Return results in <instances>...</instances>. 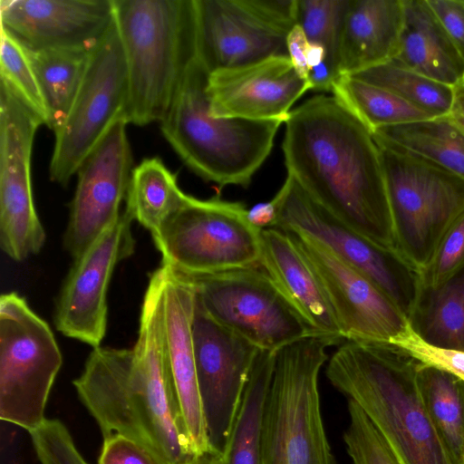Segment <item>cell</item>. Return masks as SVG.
I'll use <instances>...</instances> for the list:
<instances>
[{
  "label": "cell",
  "instance_id": "1",
  "mask_svg": "<svg viewBox=\"0 0 464 464\" xmlns=\"http://www.w3.org/2000/svg\"><path fill=\"white\" fill-rule=\"evenodd\" d=\"M165 269L149 280L137 341L130 349H92L77 394L98 423L103 439L129 438L168 464H188L198 456L174 387L166 349Z\"/></svg>",
  "mask_w": 464,
  "mask_h": 464
},
{
  "label": "cell",
  "instance_id": "2",
  "mask_svg": "<svg viewBox=\"0 0 464 464\" xmlns=\"http://www.w3.org/2000/svg\"><path fill=\"white\" fill-rule=\"evenodd\" d=\"M285 125L287 174L342 222L399 252L372 132L334 96L326 95L291 111Z\"/></svg>",
  "mask_w": 464,
  "mask_h": 464
},
{
  "label": "cell",
  "instance_id": "3",
  "mask_svg": "<svg viewBox=\"0 0 464 464\" xmlns=\"http://www.w3.org/2000/svg\"><path fill=\"white\" fill-rule=\"evenodd\" d=\"M420 365L394 343L345 340L325 374L362 410L402 464H454L426 409Z\"/></svg>",
  "mask_w": 464,
  "mask_h": 464
},
{
  "label": "cell",
  "instance_id": "4",
  "mask_svg": "<svg viewBox=\"0 0 464 464\" xmlns=\"http://www.w3.org/2000/svg\"><path fill=\"white\" fill-rule=\"evenodd\" d=\"M128 75V123L166 116L196 56L193 0H114Z\"/></svg>",
  "mask_w": 464,
  "mask_h": 464
},
{
  "label": "cell",
  "instance_id": "5",
  "mask_svg": "<svg viewBox=\"0 0 464 464\" xmlns=\"http://www.w3.org/2000/svg\"><path fill=\"white\" fill-rule=\"evenodd\" d=\"M208 75L195 56L160 121L161 132L201 179L220 187H247L270 154L283 121L211 116L206 91Z\"/></svg>",
  "mask_w": 464,
  "mask_h": 464
},
{
  "label": "cell",
  "instance_id": "6",
  "mask_svg": "<svg viewBox=\"0 0 464 464\" xmlns=\"http://www.w3.org/2000/svg\"><path fill=\"white\" fill-rule=\"evenodd\" d=\"M339 343L311 335L276 352L264 415V464H339L324 429L318 387L326 349Z\"/></svg>",
  "mask_w": 464,
  "mask_h": 464
},
{
  "label": "cell",
  "instance_id": "7",
  "mask_svg": "<svg viewBox=\"0 0 464 464\" xmlns=\"http://www.w3.org/2000/svg\"><path fill=\"white\" fill-rule=\"evenodd\" d=\"M374 140L397 249L421 271L446 230L464 211V179L426 158Z\"/></svg>",
  "mask_w": 464,
  "mask_h": 464
},
{
  "label": "cell",
  "instance_id": "8",
  "mask_svg": "<svg viewBox=\"0 0 464 464\" xmlns=\"http://www.w3.org/2000/svg\"><path fill=\"white\" fill-rule=\"evenodd\" d=\"M239 202L188 201L152 235L162 265L185 275H208L259 265L261 229Z\"/></svg>",
  "mask_w": 464,
  "mask_h": 464
},
{
  "label": "cell",
  "instance_id": "9",
  "mask_svg": "<svg viewBox=\"0 0 464 464\" xmlns=\"http://www.w3.org/2000/svg\"><path fill=\"white\" fill-rule=\"evenodd\" d=\"M63 363L54 334L25 299L0 297V418L28 432L44 420L46 402Z\"/></svg>",
  "mask_w": 464,
  "mask_h": 464
},
{
  "label": "cell",
  "instance_id": "10",
  "mask_svg": "<svg viewBox=\"0 0 464 464\" xmlns=\"http://www.w3.org/2000/svg\"><path fill=\"white\" fill-rule=\"evenodd\" d=\"M273 201L274 227L305 234L330 248L371 279L409 320L421 289L419 269L342 222L289 174Z\"/></svg>",
  "mask_w": 464,
  "mask_h": 464
},
{
  "label": "cell",
  "instance_id": "11",
  "mask_svg": "<svg viewBox=\"0 0 464 464\" xmlns=\"http://www.w3.org/2000/svg\"><path fill=\"white\" fill-rule=\"evenodd\" d=\"M127 103V66L114 18L93 46L72 106L54 132L49 167L52 181L68 185L113 124L126 120Z\"/></svg>",
  "mask_w": 464,
  "mask_h": 464
},
{
  "label": "cell",
  "instance_id": "12",
  "mask_svg": "<svg viewBox=\"0 0 464 464\" xmlns=\"http://www.w3.org/2000/svg\"><path fill=\"white\" fill-rule=\"evenodd\" d=\"M180 276L191 283L197 300L214 320L259 350L277 352L300 339L321 335L292 307L259 265Z\"/></svg>",
  "mask_w": 464,
  "mask_h": 464
},
{
  "label": "cell",
  "instance_id": "13",
  "mask_svg": "<svg viewBox=\"0 0 464 464\" xmlns=\"http://www.w3.org/2000/svg\"><path fill=\"white\" fill-rule=\"evenodd\" d=\"M41 120L0 81V246L13 260L40 252L45 231L32 190L31 155Z\"/></svg>",
  "mask_w": 464,
  "mask_h": 464
},
{
  "label": "cell",
  "instance_id": "14",
  "mask_svg": "<svg viewBox=\"0 0 464 464\" xmlns=\"http://www.w3.org/2000/svg\"><path fill=\"white\" fill-rule=\"evenodd\" d=\"M192 343L208 446L223 455L259 349L214 320L197 298Z\"/></svg>",
  "mask_w": 464,
  "mask_h": 464
},
{
  "label": "cell",
  "instance_id": "15",
  "mask_svg": "<svg viewBox=\"0 0 464 464\" xmlns=\"http://www.w3.org/2000/svg\"><path fill=\"white\" fill-rule=\"evenodd\" d=\"M287 233L320 280L344 341L392 343L408 327L404 314L366 276L311 237Z\"/></svg>",
  "mask_w": 464,
  "mask_h": 464
},
{
  "label": "cell",
  "instance_id": "16",
  "mask_svg": "<svg viewBox=\"0 0 464 464\" xmlns=\"http://www.w3.org/2000/svg\"><path fill=\"white\" fill-rule=\"evenodd\" d=\"M131 218L124 211L82 255L74 258L59 294L54 324L67 337L101 346L108 320L107 291L117 264L135 249Z\"/></svg>",
  "mask_w": 464,
  "mask_h": 464
},
{
  "label": "cell",
  "instance_id": "17",
  "mask_svg": "<svg viewBox=\"0 0 464 464\" xmlns=\"http://www.w3.org/2000/svg\"><path fill=\"white\" fill-rule=\"evenodd\" d=\"M128 122L117 121L77 171L63 245L74 258L82 255L121 216L131 175Z\"/></svg>",
  "mask_w": 464,
  "mask_h": 464
},
{
  "label": "cell",
  "instance_id": "18",
  "mask_svg": "<svg viewBox=\"0 0 464 464\" xmlns=\"http://www.w3.org/2000/svg\"><path fill=\"white\" fill-rule=\"evenodd\" d=\"M196 56L208 72L287 55V34L266 23L251 0H193Z\"/></svg>",
  "mask_w": 464,
  "mask_h": 464
},
{
  "label": "cell",
  "instance_id": "19",
  "mask_svg": "<svg viewBox=\"0 0 464 464\" xmlns=\"http://www.w3.org/2000/svg\"><path fill=\"white\" fill-rule=\"evenodd\" d=\"M310 83L295 70L288 55H277L209 73L207 96L215 118L285 122L292 105Z\"/></svg>",
  "mask_w": 464,
  "mask_h": 464
},
{
  "label": "cell",
  "instance_id": "20",
  "mask_svg": "<svg viewBox=\"0 0 464 464\" xmlns=\"http://www.w3.org/2000/svg\"><path fill=\"white\" fill-rule=\"evenodd\" d=\"M114 19V0H1V27L26 48L93 46Z\"/></svg>",
  "mask_w": 464,
  "mask_h": 464
},
{
  "label": "cell",
  "instance_id": "21",
  "mask_svg": "<svg viewBox=\"0 0 464 464\" xmlns=\"http://www.w3.org/2000/svg\"><path fill=\"white\" fill-rule=\"evenodd\" d=\"M165 269L164 320L166 349L182 416L198 455L211 451L198 387L192 321L195 290L184 276L168 266Z\"/></svg>",
  "mask_w": 464,
  "mask_h": 464
},
{
  "label": "cell",
  "instance_id": "22",
  "mask_svg": "<svg viewBox=\"0 0 464 464\" xmlns=\"http://www.w3.org/2000/svg\"><path fill=\"white\" fill-rule=\"evenodd\" d=\"M260 236L259 266L279 292L317 334L344 342L320 280L290 235L268 227Z\"/></svg>",
  "mask_w": 464,
  "mask_h": 464
},
{
  "label": "cell",
  "instance_id": "23",
  "mask_svg": "<svg viewBox=\"0 0 464 464\" xmlns=\"http://www.w3.org/2000/svg\"><path fill=\"white\" fill-rule=\"evenodd\" d=\"M403 23L402 0H350L342 33L339 72L353 75L389 62Z\"/></svg>",
  "mask_w": 464,
  "mask_h": 464
},
{
  "label": "cell",
  "instance_id": "24",
  "mask_svg": "<svg viewBox=\"0 0 464 464\" xmlns=\"http://www.w3.org/2000/svg\"><path fill=\"white\" fill-rule=\"evenodd\" d=\"M403 23L389 63L455 87L464 81V61L427 0H402Z\"/></svg>",
  "mask_w": 464,
  "mask_h": 464
},
{
  "label": "cell",
  "instance_id": "25",
  "mask_svg": "<svg viewBox=\"0 0 464 464\" xmlns=\"http://www.w3.org/2000/svg\"><path fill=\"white\" fill-rule=\"evenodd\" d=\"M408 322L425 343L464 352V268L437 286H421Z\"/></svg>",
  "mask_w": 464,
  "mask_h": 464
},
{
  "label": "cell",
  "instance_id": "26",
  "mask_svg": "<svg viewBox=\"0 0 464 464\" xmlns=\"http://www.w3.org/2000/svg\"><path fill=\"white\" fill-rule=\"evenodd\" d=\"M276 352L259 350L223 454L225 464H264L263 425Z\"/></svg>",
  "mask_w": 464,
  "mask_h": 464
},
{
  "label": "cell",
  "instance_id": "27",
  "mask_svg": "<svg viewBox=\"0 0 464 464\" xmlns=\"http://www.w3.org/2000/svg\"><path fill=\"white\" fill-rule=\"evenodd\" d=\"M93 46L25 47L47 106V127L53 132L61 127L67 116Z\"/></svg>",
  "mask_w": 464,
  "mask_h": 464
},
{
  "label": "cell",
  "instance_id": "28",
  "mask_svg": "<svg viewBox=\"0 0 464 464\" xmlns=\"http://www.w3.org/2000/svg\"><path fill=\"white\" fill-rule=\"evenodd\" d=\"M161 159H144L132 169L125 212L151 236L188 199Z\"/></svg>",
  "mask_w": 464,
  "mask_h": 464
},
{
  "label": "cell",
  "instance_id": "29",
  "mask_svg": "<svg viewBox=\"0 0 464 464\" xmlns=\"http://www.w3.org/2000/svg\"><path fill=\"white\" fill-rule=\"evenodd\" d=\"M372 135L426 158L464 179V132L449 115L378 128Z\"/></svg>",
  "mask_w": 464,
  "mask_h": 464
},
{
  "label": "cell",
  "instance_id": "30",
  "mask_svg": "<svg viewBox=\"0 0 464 464\" xmlns=\"http://www.w3.org/2000/svg\"><path fill=\"white\" fill-rule=\"evenodd\" d=\"M421 395L432 423L454 464H464V381L421 363Z\"/></svg>",
  "mask_w": 464,
  "mask_h": 464
},
{
  "label": "cell",
  "instance_id": "31",
  "mask_svg": "<svg viewBox=\"0 0 464 464\" xmlns=\"http://www.w3.org/2000/svg\"><path fill=\"white\" fill-rule=\"evenodd\" d=\"M332 92L372 132L382 127L432 119L396 94L348 75L337 79Z\"/></svg>",
  "mask_w": 464,
  "mask_h": 464
},
{
  "label": "cell",
  "instance_id": "32",
  "mask_svg": "<svg viewBox=\"0 0 464 464\" xmlns=\"http://www.w3.org/2000/svg\"><path fill=\"white\" fill-rule=\"evenodd\" d=\"M385 89L432 118L449 115L454 87L389 62L350 75Z\"/></svg>",
  "mask_w": 464,
  "mask_h": 464
},
{
  "label": "cell",
  "instance_id": "33",
  "mask_svg": "<svg viewBox=\"0 0 464 464\" xmlns=\"http://www.w3.org/2000/svg\"><path fill=\"white\" fill-rule=\"evenodd\" d=\"M350 0H297L296 24L309 44L321 46L324 61L336 74L343 28Z\"/></svg>",
  "mask_w": 464,
  "mask_h": 464
},
{
  "label": "cell",
  "instance_id": "34",
  "mask_svg": "<svg viewBox=\"0 0 464 464\" xmlns=\"http://www.w3.org/2000/svg\"><path fill=\"white\" fill-rule=\"evenodd\" d=\"M0 32V81L47 126V106L27 50L5 28Z\"/></svg>",
  "mask_w": 464,
  "mask_h": 464
},
{
  "label": "cell",
  "instance_id": "35",
  "mask_svg": "<svg viewBox=\"0 0 464 464\" xmlns=\"http://www.w3.org/2000/svg\"><path fill=\"white\" fill-rule=\"evenodd\" d=\"M349 423L343 442L353 464H402L362 410L347 400Z\"/></svg>",
  "mask_w": 464,
  "mask_h": 464
},
{
  "label": "cell",
  "instance_id": "36",
  "mask_svg": "<svg viewBox=\"0 0 464 464\" xmlns=\"http://www.w3.org/2000/svg\"><path fill=\"white\" fill-rule=\"evenodd\" d=\"M464 268V211L451 223L420 271L421 286H437Z\"/></svg>",
  "mask_w": 464,
  "mask_h": 464
},
{
  "label": "cell",
  "instance_id": "37",
  "mask_svg": "<svg viewBox=\"0 0 464 464\" xmlns=\"http://www.w3.org/2000/svg\"><path fill=\"white\" fill-rule=\"evenodd\" d=\"M29 434L41 464H88L60 420L45 419Z\"/></svg>",
  "mask_w": 464,
  "mask_h": 464
},
{
  "label": "cell",
  "instance_id": "38",
  "mask_svg": "<svg viewBox=\"0 0 464 464\" xmlns=\"http://www.w3.org/2000/svg\"><path fill=\"white\" fill-rule=\"evenodd\" d=\"M392 343L403 349L422 364L446 371L464 381V352L432 346L422 341L410 324Z\"/></svg>",
  "mask_w": 464,
  "mask_h": 464
},
{
  "label": "cell",
  "instance_id": "39",
  "mask_svg": "<svg viewBox=\"0 0 464 464\" xmlns=\"http://www.w3.org/2000/svg\"><path fill=\"white\" fill-rule=\"evenodd\" d=\"M98 464H168L143 445L123 436L103 439Z\"/></svg>",
  "mask_w": 464,
  "mask_h": 464
},
{
  "label": "cell",
  "instance_id": "40",
  "mask_svg": "<svg viewBox=\"0 0 464 464\" xmlns=\"http://www.w3.org/2000/svg\"><path fill=\"white\" fill-rule=\"evenodd\" d=\"M464 61V0H427Z\"/></svg>",
  "mask_w": 464,
  "mask_h": 464
},
{
  "label": "cell",
  "instance_id": "41",
  "mask_svg": "<svg viewBox=\"0 0 464 464\" xmlns=\"http://www.w3.org/2000/svg\"><path fill=\"white\" fill-rule=\"evenodd\" d=\"M287 55L298 75L308 82L307 53L309 43L299 25H295L286 36Z\"/></svg>",
  "mask_w": 464,
  "mask_h": 464
},
{
  "label": "cell",
  "instance_id": "42",
  "mask_svg": "<svg viewBox=\"0 0 464 464\" xmlns=\"http://www.w3.org/2000/svg\"><path fill=\"white\" fill-rule=\"evenodd\" d=\"M276 207L273 199L256 204L247 210L248 222L258 229L274 227L276 221Z\"/></svg>",
  "mask_w": 464,
  "mask_h": 464
},
{
  "label": "cell",
  "instance_id": "43",
  "mask_svg": "<svg viewBox=\"0 0 464 464\" xmlns=\"http://www.w3.org/2000/svg\"><path fill=\"white\" fill-rule=\"evenodd\" d=\"M449 116L464 132V81L454 87V99Z\"/></svg>",
  "mask_w": 464,
  "mask_h": 464
},
{
  "label": "cell",
  "instance_id": "44",
  "mask_svg": "<svg viewBox=\"0 0 464 464\" xmlns=\"http://www.w3.org/2000/svg\"><path fill=\"white\" fill-rule=\"evenodd\" d=\"M188 464H225V462L223 455L214 451H208L198 455Z\"/></svg>",
  "mask_w": 464,
  "mask_h": 464
}]
</instances>
